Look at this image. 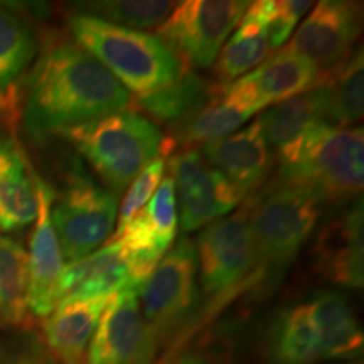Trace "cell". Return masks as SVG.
Masks as SVG:
<instances>
[{
  "label": "cell",
  "mask_w": 364,
  "mask_h": 364,
  "mask_svg": "<svg viewBox=\"0 0 364 364\" xmlns=\"http://www.w3.org/2000/svg\"><path fill=\"white\" fill-rule=\"evenodd\" d=\"M179 228L174 182L162 179L149 203L140 209L122 233L110 241H118L129 262L132 280L139 289L154 268L172 248Z\"/></svg>",
  "instance_id": "7c38bea8"
},
{
  "label": "cell",
  "mask_w": 364,
  "mask_h": 364,
  "mask_svg": "<svg viewBox=\"0 0 364 364\" xmlns=\"http://www.w3.org/2000/svg\"><path fill=\"white\" fill-rule=\"evenodd\" d=\"M176 7L166 0H98L80 4L76 11L127 29H156Z\"/></svg>",
  "instance_id": "f546056e"
},
{
  "label": "cell",
  "mask_w": 364,
  "mask_h": 364,
  "mask_svg": "<svg viewBox=\"0 0 364 364\" xmlns=\"http://www.w3.org/2000/svg\"><path fill=\"white\" fill-rule=\"evenodd\" d=\"M134 285L127 257L118 241L65 267L56 289V306L68 300L113 297Z\"/></svg>",
  "instance_id": "e0dca14e"
},
{
  "label": "cell",
  "mask_w": 364,
  "mask_h": 364,
  "mask_svg": "<svg viewBox=\"0 0 364 364\" xmlns=\"http://www.w3.org/2000/svg\"><path fill=\"white\" fill-rule=\"evenodd\" d=\"M27 290V252L16 240L0 236V326L27 329L31 322Z\"/></svg>",
  "instance_id": "83f0119b"
},
{
  "label": "cell",
  "mask_w": 364,
  "mask_h": 364,
  "mask_svg": "<svg viewBox=\"0 0 364 364\" xmlns=\"http://www.w3.org/2000/svg\"><path fill=\"white\" fill-rule=\"evenodd\" d=\"M363 198L327 220L312 248V265L322 279L346 289H361L364 282Z\"/></svg>",
  "instance_id": "5bb4252c"
},
{
  "label": "cell",
  "mask_w": 364,
  "mask_h": 364,
  "mask_svg": "<svg viewBox=\"0 0 364 364\" xmlns=\"http://www.w3.org/2000/svg\"><path fill=\"white\" fill-rule=\"evenodd\" d=\"M0 364H58L38 336L24 334L0 341Z\"/></svg>",
  "instance_id": "d6a6232c"
},
{
  "label": "cell",
  "mask_w": 364,
  "mask_h": 364,
  "mask_svg": "<svg viewBox=\"0 0 364 364\" xmlns=\"http://www.w3.org/2000/svg\"><path fill=\"white\" fill-rule=\"evenodd\" d=\"M280 184L307 191L318 203L361 199L364 132L321 124L309 132L290 157L280 161Z\"/></svg>",
  "instance_id": "277c9868"
},
{
  "label": "cell",
  "mask_w": 364,
  "mask_h": 364,
  "mask_svg": "<svg viewBox=\"0 0 364 364\" xmlns=\"http://www.w3.org/2000/svg\"><path fill=\"white\" fill-rule=\"evenodd\" d=\"M36 189H38V216H36L29 253H27V263H29L27 307L31 316L44 318L56 309L58 282L66 265L51 221L53 189L38 174H36Z\"/></svg>",
  "instance_id": "9a60e30c"
},
{
  "label": "cell",
  "mask_w": 364,
  "mask_h": 364,
  "mask_svg": "<svg viewBox=\"0 0 364 364\" xmlns=\"http://www.w3.org/2000/svg\"><path fill=\"white\" fill-rule=\"evenodd\" d=\"M363 27L361 4L321 0L300 24L287 49L329 73L351 56Z\"/></svg>",
  "instance_id": "4fadbf2b"
},
{
  "label": "cell",
  "mask_w": 364,
  "mask_h": 364,
  "mask_svg": "<svg viewBox=\"0 0 364 364\" xmlns=\"http://www.w3.org/2000/svg\"><path fill=\"white\" fill-rule=\"evenodd\" d=\"M167 157L169 156L157 157L156 161L150 162L149 166L132 181L124 201H122L120 208H118L115 236L122 233V230L127 226V223H129L132 218L149 203V199L152 198V194L157 191L159 184H161L164 179V172H166ZM115 236H113V238H115Z\"/></svg>",
  "instance_id": "1f68e13d"
},
{
  "label": "cell",
  "mask_w": 364,
  "mask_h": 364,
  "mask_svg": "<svg viewBox=\"0 0 364 364\" xmlns=\"http://www.w3.org/2000/svg\"><path fill=\"white\" fill-rule=\"evenodd\" d=\"M14 102H16V97H11L6 91L0 90V117L2 115H11Z\"/></svg>",
  "instance_id": "836d02e7"
},
{
  "label": "cell",
  "mask_w": 364,
  "mask_h": 364,
  "mask_svg": "<svg viewBox=\"0 0 364 364\" xmlns=\"http://www.w3.org/2000/svg\"><path fill=\"white\" fill-rule=\"evenodd\" d=\"M304 304L317 331L322 359H354L363 351V332L344 295L318 292Z\"/></svg>",
  "instance_id": "cb8c5ba5"
},
{
  "label": "cell",
  "mask_w": 364,
  "mask_h": 364,
  "mask_svg": "<svg viewBox=\"0 0 364 364\" xmlns=\"http://www.w3.org/2000/svg\"><path fill=\"white\" fill-rule=\"evenodd\" d=\"M196 277V245L188 236H182L139 287L142 316L157 339L169 338L193 311Z\"/></svg>",
  "instance_id": "9c48e42d"
},
{
  "label": "cell",
  "mask_w": 364,
  "mask_h": 364,
  "mask_svg": "<svg viewBox=\"0 0 364 364\" xmlns=\"http://www.w3.org/2000/svg\"><path fill=\"white\" fill-rule=\"evenodd\" d=\"M93 167L108 191L120 194L150 162L169 156L174 142L157 124L135 110H124L58 134Z\"/></svg>",
  "instance_id": "3957f363"
},
{
  "label": "cell",
  "mask_w": 364,
  "mask_h": 364,
  "mask_svg": "<svg viewBox=\"0 0 364 364\" xmlns=\"http://www.w3.org/2000/svg\"><path fill=\"white\" fill-rule=\"evenodd\" d=\"M39 44L33 27L11 9L0 6V90H14L38 56Z\"/></svg>",
  "instance_id": "f1b7e54d"
},
{
  "label": "cell",
  "mask_w": 364,
  "mask_h": 364,
  "mask_svg": "<svg viewBox=\"0 0 364 364\" xmlns=\"http://www.w3.org/2000/svg\"><path fill=\"white\" fill-rule=\"evenodd\" d=\"M318 215L321 203L312 194L280 182L262 198L252 199L250 228L255 265L250 284L280 279L316 230Z\"/></svg>",
  "instance_id": "5b68a950"
},
{
  "label": "cell",
  "mask_w": 364,
  "mask_h": 364,
  "mask_svg": "<svg viewBox=\"0 0 364 364\" xmlns=\"http://www.w3.org/2000/svg\"><path fill=\"white\" fill-rule=\"evenodd\" d=\"M169 171L179 225L186 233L228 216L245 199L243 193L208 164L198 149L182 150L171 157Z\"/></svg>",
  "instance_id": "30bf717a"
},
{
  "label": "cell",
  "mask_w": 364,
  "mask_h": 364,
  "mask_svg": "<svg viewBox=\"0 0 364 364\" xmlns=\"http://www.w3.org/2000/svg\"><path fill=\"white\" fill-rule=\"evenodd\" d=\"M159 339L145 322L139 289L113 295L88 348L86 364H154Z\"/></svg>",
  "instance_id": "8fae6325"
},
{
  "label": "cell",
  "mask_w": 364,
  "mask_h": 364,
  "mask_svg": "<svg viewBox=\"0 0 364 364\" xmlns=\"http://www.w3.org/2000/svg\"><path fill=\"white\" fill-rule=\"evenodd\" d=\"M336 364H358L356 361H346V363H336Z\"/></svg>",
  "instance_id": "d590c367"
},
{
  "label": "cell",
  "mask_w": 364,
  "mask_h": 364,
  "mask_svg": "<svg viewBox=\"0 0 364 364\" xmlns=\"http://www.w3.org/2000/svg\"><path fill=\"white\" fill-rule=\"evenodd\" d=\"M132 95L75 41H56L33 68L24 105L27 135L43 142L63 130L129 110Z\"/></svg>",
  "instance_id": "6da1fadb"
},
{
  "label": "cell",
  "mask_w": 364,
  "mask_h": 364,
  "mask_svg": "<svg viewBox=\"0 0 364 364\" xmlns=\"http://www.w3.org/2000/svg\"><path fill=\"white\" fill-rule=\"evenodd\" d=\"M38 216L36 174L14 136L0 139V231L26 230Z\"/></svg>",
  "instance_id": "44dd1931"
},
{
  "label": "cell",
  "mask_w": 364,
  "mask_h": 364,
  "mask_svg": "<svg viewBox=\"0 0 364 364\" xmlns=\"http://www.w3.org/2000/svg\"><path fill=\"white\" fill-rule=\"evenodd\" d=\"M66 22L75 43L115 76L132 97L172 83L189 68L157 36L110 24L78 11L71 12Z\"/></svg>",
  "instance_id": "7a4b0ae2"
},
{
  "label": "cell",
  "mask_w": 364,
  "mask_h": 364,
  "mask_svg": "<svg viewBox=\"0 0 364 364\" xmlns=\"http://www.w3.org/2000/svg\"><path fill=\"white\" fill-rule=\"evenodd\" d=\"M268 364H314L322 361L321 343L306 304H295L277 314L268 332Z\"/></svg>",
  "instance_id": "484cf974"
},
{
  "label": "cell",
  "mask_w": 364,
  "mask_h": 364,
  "mask_svg": "<svg viewBox=\"0 0 364 364\" xmlns=\"http://www.w3.org/2000/svg\"><path fill=\"white\" fill-rule=\"evenodd\" d=\"M250 4L247 0L179 2L157 27V38L184 59L186 65L211 68Z\"/></svg>",
  "instance_id": "52a82bcc"
},
{
  "label": "cell",
  "mask_w": 364,
  "mask_h": 364,
  "mask_svg": "<svg viewBox=\"0 0 364 364\" xmlns=\"http://www.w3.org/2000/svg\"><path fill=\"white\" fill-rule=\"evenodd\" d=\"M117 215V194L97 184L80 164L68 167L65 188L51 206V221L68 265L97 252L110 240Z\"/></svg>",
  "instance_id": "8992f818"
},
{
  "label": "cell",
  "mask_w": 364,
  "mask_h": 364,
  "mask_svg": "<svg viewBox=\"0 0 364 364\" xmlns=\"http://www.w3.org/2000/svg\"><path fill=\"white\" fill-rule=\"evenodd\" d=\"M203 292L215 299L250 284L255 253L250 201L238 211L208 225L196 245Z\"/></svg>",
  "instance_id": "ba28073f"
},
{
  "label": "cell",
  "mask_w": 364,
  "mask_h": 364,
  "mask_svg": "<svg viewBox=\"0 0 364 364\" xmlns=\"http://www.w3.org/2000/svg\"><path fill=\"white\" fill-rule=\"evenodd\" d=\"M176 364H208V363L198 356H186V358L179 359Z\"/></svg>",
  "instance_id": "e575fe53"
},
{
  "label": "cell",
  "mask_w": 364,
  "mask_h": 364,
  "mask_svg": "<svg viewBox=\"0 0 364 364\" xmlns=\"http://www.w3.org/2000/svg\"><path fill=\"white\" fill-rule=\"evenodd\" d=\"M0 136H2V118H0Z\"/></svg>",
  "instance_id": "8d00e7d4"
},
{
  "label": "cell",
  "mask_w": 364,
  "mask_h": 364,
  "mask_svg": "<svg viewBox=\"0 0 364 364\" xmlns=\"http://www.w3.org/2000/svg\"><path fill=\"white\" fill-rule=\"evenodd\" d=\"M363 49L353 51L338 68L324 73L322 86L326 95L327 124L351 129L363 118L364 70Z\"/></svg>",
  "instance_id": "4316f807"
},
{
  "label": "cell",
  "mask_w": 364,
  "mask_h": 364,
  "mask_svg": "<svg viewBox=\"0 0 364 364\" xmlns=\"http://www.w3.org/2000/svg\"><path fill=\"white\" fill-rule=\"evenodd\" d=\"M199 152L243 196L260 188L273 166V152L260 117L225 139L204 144Z\"/></svg>",
  "instance_id": "2e32d148"
},
{
  "label": "cell",
  "mask_w": 364,
  "mask_h": 364,
  "mask_svg": "<svg viewBox=\"0 0 364 364\" xmlns=\"http://www.w3.org/2000/svg\"><path fill=\"white\" fill-rule=\"evenodd\" d=\"M262 108L253 95L238 81L220 86L216 97L184 124L172 129L177 144L194 145L209 144L238 132L260 113Z\"/></svg>",
  "instance_id": "d6986e66"
},
{
  "label": "cell",
  "mask_w": 364,
  "mask_h": 364,
  "mask_svg": "<svg viewBox=\"0 0 364 364\" xmlns=\"http://www.w3.org/2000/svg\"><path fill=\"white\" fill-rule=\"evenodd\" d=\"M272 54L270 38L265 17L258 7V2H252L236 26L235 34L226 41L215 61V75L221 86L233 83L247 73L260 66Z\"/></svg>",
  "instance_id": "d4e9b609"
},
{
  "label": "cell",
  "mask_w": 364,
  "mask_h": 364,
  "mask_svg": "<svg viewBox=\"0 0 364 364\" xmlns=\"http://www.w3.org/2000/svg\"><path fill=\"white\" fill-rule=\"evenodd\" d=\"M220 86L188 68L172 83L150 93L132 97L130 107L140 115L144 113V117L154 124L159 122L174 129L206 107L216 97Z\"/></svg>",
  "instance_id": "603a6c76"
},
{
  "label": "cell",
  "mask_w": 364,
  "mask_h": 364,
  "mask_svg": "<svg viewBox=\"0 0 364 364\" xmlns=\"http://www.w3.org/2000/svg\"><path fill=\"white\" fill-rule=\"evenodd\" d=\"M268 145L279 157V162L290 157L317 125L327 124L326 95L321 85L297 95L260 115Z\"/></svg>",
  "instance_id": "7402d4cb"
},
{
  "label": "cell",
  "mask_w": 364,
  "mask_h": 364,
  "mask_svg": "<svg viewBox=\"0 0 364 364\" xmlns=\"http://www.w3.org/2000/svg\"><path fill=\"white\" fill-rule=\"evenodd\" d=\"M322 76L324 73L314 63L284 48L236 81L253 95L263 110L316 88Z\"/></svg>",
  "instance_id": "ffe728a7"
},
{
  "label": "cell",
  "mask_w": 364,
  "mask_h": 364,
  "mask_svg": "<svg viewBox=\"0 0 364 364\" xmlns=\"http://www.w3.org/2000/svg\"><path fill=\"white\" fill-rule=\"evenodd\" d=\"M112 297L68 300L43 318L44 346L58 364H86L88 348Z\"/></svg>",
  "instance_id": "ac0fdd59"
},
{
  "label": "cell",
  "mask_w": 364,
  "mask_h": 364,
  "mask_svg": "<svg viewBox=\"0 0 364 364\" xmlns=\"http://www.w3.org/2000/svg\"><path fill=\"white\" fill-rule=\"evenodd\" d=\"M314 2L304 0H260L258 7L265 17L268 26V38H270L272 51H279L302 17L311 11Z\"/></svg>",
  "instance_id": "4dcf8cb0"
}]
</instances>
